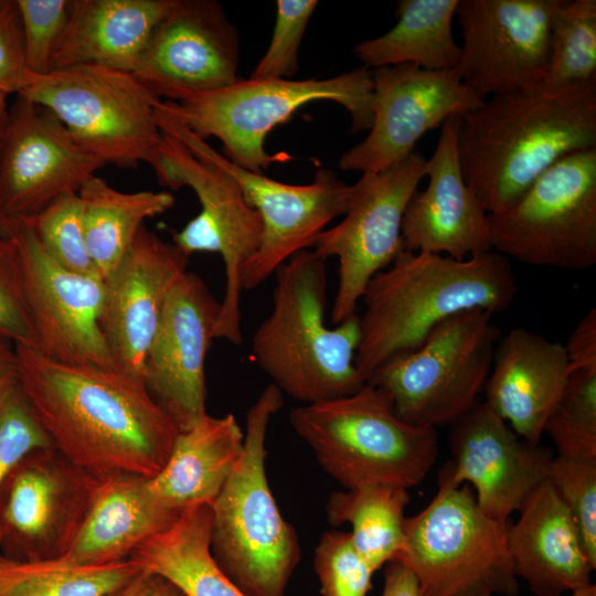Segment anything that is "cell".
<instances>
[{"label":"cell","instance_id":"1","mask_svg":"<svg viewBox=\"0 0 596 596\" xmlns=\"http://www.w3.org/2000/svg\"><path fill=\"white\" fill-rule=\"evenodd\" d=\"M15 349L18 385L62 458L97 479L160 472L180 430L143 380Z\"/></svg>","mask_w":596,"mask_h":596},{"label":"cell","instance_id":"2","mask_svg":"<svg viewBox=\"0 0 596 596\" xmlns=\"http://www.w3.org/2000/svg\"><path fill=\"white\" fill-rule=\"evenodd\" d=\"M596 148V81L494 95L458 118L466 183L487 214L511 206L562 158Z\"/></svg>","mask_w":596,"mask_h":596},{"label":"cell","instance_id":"3","mask_svg":"<svg viewBox=\"0 0 596 596\" xmlns=\"http://www.w3.org/2000/svg\"><path fill=\"white\" fill-rule=\"evenodd\" d=\"M517 290L508 258L494 251L456 259L403 248L363 291L355 365L366 381L384 362L419 348L440 322L467 310L503 311Z\"/></svg>","mask_w":596,"mask_h":596},{"label":"cell","instance_id":"4","mask_svg":"<svg viewBox=\"0 0 596 596\" xmlns=\"http://www.w3.org/2000/svg\"><path fill=\"white\" fill-rule=\"evenodd\" d=\"M326 259L302 251L276 272L273 308L252 338V355L281 393L311 404L351 395L366 384L355 365V313L326 323Z\"/></svg>","mask_w":596,"mask_h":596},{"label":"cell","instance_id":"5","mask_svg":"<svg viewBox=\"0 0 596 596\" xmlns=\"http://www.w3.org/2000/svg\"><path fill=\"white\" fill-rule=\"evenodd\" d=\"M283 405V393L270 384L249 407L240 459L211 503L213 558L246 596H285L301 555L266 475L267 427Z\"/></svg>","mask_w":596,"mask_h":596},{"label":"cell","instance_id":"6","mask_svg":"<svg viewBox=\"0 0 596 596\" xmlns=\"http://www.w3.org/2000/svg\"><path fill=\"white\" fill-rule=\"evenodd\" d=\"M289 422L344 489L408 490L426 478L438 456L436 428L402 421L391 397L369 383L351 395L300 405L290 412Z\"/></svg>","mask_w":596,"mask_h":596},{"label":"cell","instance_id":"7","mask_svg":"<svg viewBox=\"0 0 596 596\" xmlns=\"http://www.w3.org/2000/svg\"><path fill=\"white\" fill-rule=\"evenodd\" d=\"M317 100L343 106L351 131L370 129L373 120L371 71L359 67L326 79H253L238 82L181 102L160 100L159 107L202 139L215 137L224 157L236 166L263 173L292 157L265 150L267 135L300 107Z\"/></svg>","mask_w":596,"mask_h":596},{"label":"cell","instance_id":"8","mask_svg":"<svg viewBox=\"0 0 596 596\" xmlns=\"http://www.w3.org/2000/svg\"><path fill=\"white\" fill-rule=\"evenodd\" d=\"M507 530L481 511L470 485L438 482L426 508L406 518L396 560L415 575L421 596H515Z\"/></svg>","mask_w":596,"mask_h":596},{"label":"cell","instance_id":"9","mask_svg":"<svg viewBox=\"0 0 596 596\" xmlns=\"http://www.w3.org/2000/svg\"><path fill=\"white\" fill-rule=\"evenodd\" d=\"M491 318L485 310L454 315L419 348L377 366L366 383L383 390L407 424L451 425L478 403L489 376L499 340Z\"/></svg>","mask_w":596,"mask_h":596},{"label":"cell","instance_id":"10","mask_svg":"<svg viewBox=\"0 0 596 596\" xmlns=\"http://www.w3.org/2000/svg\"><path fill=\"white\" fill-rule=\"evenodd\" d=\"M18 96L53 113L81 146L106 164L151 166L158 157L163 135L156 106L161 99L132 73L98 65L52 70L31 74Z\"/></svg>","mask_w":596,"mask_h":596},{"label":"cell","instance_id":"11","mask_svg":"<svg viewBox=\"0 0 596 596\" xmlns=\"http://www.w3.org/2000/svg\"><path fill=\"white\" fill-rule=\"evenodd\" d=\"M492 251L565 270L596 264V148L544 171L508 209L488 214Z\"/></svg>","mask_w":596,"mask_h":596},{"label":"cell","instance_id":"12","mask_svg":"<svg viewBox=\"0 0 596 596\" xmlns=\"http://www.w3.org/2000/svg\"><path fill=\"white\" fill-rule=\"evenodd\" d=\"M156 117L162 132L180 140L198 158L232 175L246 202L259 214L260 243L242 267V290L255 289L290 257L313 247L327 225L347 212L352 185L331 170L316 171L309 184L284 183L236 166L205 139L166 114L159 104Z\"/></svg>","mask_w":596,"mask_h":596},{"label":"cell","instance_id":"13","mask_svg":"<svg viewBox=\"0 0 596 596\" xmlns=\"http://www.w3.org/2000/svg\"><path fill=\"white\" fill-rule=\"evenodd\" d=\"M162 135L158 157L151 164L159 184L173 191L190 187L201 205L199 214L173 234L172 242L188 256L196 252L221 255L226 284L214 337L238 345L241 270L259 246V214L246 202L232 175L194 156L177 138Z\"/></svg>","mask_w":596,"mask_h":596},{"label":"cell","instance_id":"14","mask_svg":"<svg viewBox=\"0 0 596 596\" xmlns=\"http://www.w3.org/2000/svg\"><path fill=\"white\" fill-rule=\"evenodd\" d=\"M426 161L414 150L382 170L362 173L352 184L342 221L317 238L313 252L326 260H338V288L330 313L333 326L355 315L370 279L404 248V211L426 177Z\"/></svg>","mask_w":596,"mask_h":596},{"label":"cell","instance_id":"15","mask_svg":"<svg viewBox=\"0 0 596 596\" xmlns=\"http://www.w3.org/2000/svg\"><path fill=\"white\" fill-rule=\"evenodd\" d=\"M560 0H459L462 45L455 72L481 100L541 88Z\"/></svg>","mask_w":596,"mask_h":596},{"label":"cell","instance_id":"16","mask_svg":"<svg viewBox=\"0 0 596 596\" xmlns=\"http://www.w3.org/2000/svg\"><path fill=\"white\" fill-rule=\"evenodd\" d=\"M240 36L215 0H175L134 71L156 97L181 102L241 79Z\"/></svg>","mask_w":596,"mask_h":596},{"label":"cell","instance_id":"17","mask_svg":"<svg viewBox=\"0 0 596 596\" xmlns=\"http://www.w3.org/2000/svg\"><path fill=\"white\" fill-rule=\"evenodd\" d=\"M370 71L372 125L368 137L341 156L339 168L343 171L382 170L412 153L427 131L483 103L454 70L427 71L401 64Z\"/></svg>","mask_w":596,"mask_h":596},{"label":"cell","instance_id":"18","mask_svg":"<svg viewBox=\"0 0 596 596\" xmlns=\"http://www.w3.org/2000/svg\"><path fill=\"white\" fill-rule=\"evenodd\" d=\"M13 235L36 350L62 363L116 368L100 323L104 279L57 265L22 221Z\"/></svg>","mask_w":596,"mask_h":596},{"label":"cell","instance_id":"19","mask_svg":"<svg viewBox=\"0 0 596 596\" xmlns=\"http://www.w3.org/2000/svg\"><path fill=\"white\" fill-rule=\"evenodd\" d=\"M105 161L86 150L49 109L15 96L0 145V206L13 221L77 193Z\"/></svg>","mask_w":596,"mask_h":596},{"label":"cell","instance_id":"20","mask_svg":"<svg viewBox=\"0 0 596 596\" xmlns=\"http://www.w3.org/2000/svg\"><path fill=\"white\" fill-rule=\"evenodd\" d=\"M220 305L201 277L185 272L168 295L146 354L145 385L180 432L207 414L204 365Z\"/></svg>","mask_w":596,"mask_h":596},{"label":"cell","instance_id":"21","mask_svg":"<svg viewBox=\"0 0 596 596\" xmlns=\"http://www.w3.org/2000/svg\"><path fill=\"white\" fill-rule=\"evenodd\" d=\"M449 426L453 460L440 471L438 482L471 485L481 511L496 521L508 522L546 479L553 451L520 437L486 402L477 403Z\"/></svg>","mask_w":596,"mask_h":596},{"label":"cell","instance_id":"22","mask_svg":"<svg viewBox=\"0 0 596 596\" xmlns=\"http://www.w3.org/2000/svg\"><path fill=\"white\" fill-rule=\"evenodd\" d=\"M53 448L26 456L0 493V545L17 560L58 557L85 513L95 478ZM3 555V554H2Z\"/></svg>","mask_w":596,"mask_h":596},{"label":"cell","instance_id":"23","mask_svg":"<svg viewBox=\"0 0 596 596\" xmlns=\"http://www.w3.org/2000/svg\"><path fill=\"white\" fill-rule=\"evenodd\" d=\"M189 257L143 224L118 266L104 279L102 329L115 366L142 380L148 348L166 300Z\"/></svg>","mask_w":596,"mask_h":596},{"label":"cell","instance_id":"24","mask_svg":"<svg viewBox=\"0 0 596 596\" xmlns=\"http://www.w3.org/2000/svg\"><path fill=\"white\" fill-rule=\"evenodd\" d=\"M459 116L440 126L426 161L425 190H416L402 221L404 249L466 259L492 251L488 214L465 181L457 150Z\"/></svg>","mask_w":596,"mask_h":596},{"label":"cell","instance_id":"25","mask_svg":"<svg viewBox=\"0 0 596 596\" xmlns=\"http://www.w3.org/2000/svg\"><path fill=\"white\" fill-rule=\"evenodd\" d=\"M568 368L562 343L523 328L512 329L496 345L483 402L520 437L540 444Z\"/></svg>","mask_w":596,"mask_h":596},{"label":"cell","instance_id":"26","mask_svg":"<svg viewBox=\"0 0 596 596\" xmlns=\"http://www.w3.org/2000/svg\"><path fill=\"white\" fill-rule=\"evenodd\" d=\"M508 525L507 546L517 577L536 596H560L593 585L592 565L578 528L545 479L524 499Z\"/></svg>","mask_w":596,"mask_h":596},{"label":"cell","instance_id":"27","mask_svg":"<svg viewBox=\"0 0 596 596\" xmlns=\"http://www.w3.org/2000/svg\"><path fill=\"white\" fill-rule=\"evenodd\" d=\"M182 512L135 476L95 478L83 519L58 556L78 565L126 560L145 540L168 528Z\"/></svg>","mask_w":596,"mask_h":596},{"label":"cell","instance_id":"28","mask_svg":"<svg viewBox=\"0 0 596 596\" xmlns=\"http://www.w3.org/2000/svg\"><path fill=\"white\" fill-rule=\"evenodd\" d=\"M175 0H73L51 71L98 65L134 73L158 22Z\"/></svg>","mask_w":596,"mask_h":596},{"label":"cell","instance_id":"29","mask_svg":"<svg viewBox=\"0 0 596 596\" xmlns=\"http://www.w3.org/2000/svg\"><path fill=\"white\" fill-rule=\"evenodd\" d=\"M243 443L244 433L233 415L206 414L178 434L166 465L148 479L149 487L179 510L212 503L240 459Z\"/></svg>","mask_w":596,"mask_h":596},{"label":"cell","instance_id":"30","mask_svg":"<svg viewBox=\"0 0 596 596\" xmlns=\"http://www.w3.org/2000/svg\"><path fill=\"white\" fill-rule=\"evenodd\" d=\"M211 503L187 507L164 530L130 554L141 571L162 576L184 596H246L217 566L211 552Z\"/></svg>","mask_w":596,"mask_h":596},{"label":"cell","instance_id":"31","mask_svg":"<svg viewBox=\"0 0 596 596\" xmlns=\"http://www.w3.org/2000/svg\"><path fill=\"white\" fill-rule=\"evenodd\" d=\"M459 0H400L397 22L383 35L359 42L353 53L368 70L412 64L427 71H451L460 46L453 34Z\"/></svg>","mask_w":596,"mask_h":596},{"label":"cell","instance_id":"32","mask_svg":"<svg viewBox=\"0 0 596 596\" xmlns=\"http://www.w3.org/2000/svg\"><path fill=\"white\" fill-rule=\"evenodd\" d=\"M78 196L86 246L103 279L121 262L145 221L175 202L169 191L123 192L96 174L82 185Z\"/></svg>","mask_w":596,"mask_h":596},{"label":"cell","instance_id":"33","mask_svg":"<svg viewBox=\"0 0 596 596\" xmlns=\"http://www.w3.org/2000/svg\"><path fill=\"white\" fill-rule=\"evenodd\" d=\"M408 490L391 486H363L332 492L326 503L332 526L351 525L356 552L375 572L401 554L405 542Z\"/></svg>","mask_w":596,"mask_h":596},{"label":"cell","instance_id":"34","mask_svg":"<svg viewBox=\"0 0 596 596\" xmlns=\"http://www.w3.org/2000/svg\"><path fill=\"white\" fill-rule=\"evenodd\" d=\"M140 572L129 557L78 565L62 557L17 560L0 554V596H106Z\"/></svg>","mask_w":596,"mask_h":596},{"label":"cell","instance_id":"35","mask_svg":"<svg viewBox=\"0 0 596 596\" xmlns=\"http://www.w3.org/2000/svg\"><path fill=\"white\" fill-rule=\"evenodd\" d=\"M596 81V1L560 0L550 28V53L542 87Z\"/></svg>","mask_w":596,"mask_h":596},{"label":"cell","instance_id":"36","mask_svg":"<svg viewBox=\"0 0 596 596\" xmlns=\"http://www.w3.org/2000/svg\"><path fill=\"white\" fill-rule=\"evenodd\" d=\"M543 433L553 440L557 455L596 457V368L568 370Z\"/></svg>","mask_w":596,"mask_h":596},{"label":"cell","instance_id":"37","mask_svg":"<svg viewBox=\"0 0 596 596\" xmlns=\"http://www.w3.org/2000/svg\"><path fill=\"white\" fill-rule=\"evenodd\" d=\"M20 221L31 227L57 265L73 273L100 277L86 246L78 192L63 194L38 214Z\"/></svg>","mask_w":596,"mask_h":596},{"label":"cell","instance_id":"38","mask_svg":"<svg viewBox=\"0 0 596 596\" xmlns=\"http://www.w3.org/2000/svg\"><path fill=\"white\" fill-rule=\"evenodd\" d=\"M546 480L572 514L596 568V457L553 456Z\"/></svg>","mask_w":596,"mask_h":596},{"label":"cell","instance_id":"39","mask_svg":"<svg viewBox=\"0 0 596 596\" xmlns=\"http://www.w3.org/2000/svg\"><path fill=\"white\" fill-rule=\"evenodd\" d=\"M313 567L322 596H366L374 571L356 552L349 532H326L316 550Z\"/></svg>","mask_w":596,"mask_h":596},{"label":"cell","instance_id":"40","mask_svg":"<svg viewBox=\"0 0 596 596\" xmlns=\"http://www.w3.org/2000/svg\"><path fill=\"white\" fill-rule=\"evenodd\" d=\"M50 448L52 443L17 382L0 396V493L26 456Z\"/></svg>","mask_w":596,"mask_h":596},{"label":"cell","instance_id":"41","mask_svg":"<svg viewBox=\"0 0 596 596\" xmlns=\"http://www.w3.org/2000/svg\"><path fill=\"white\" fill-rule=\"evenodd\" d=\"M317 0H278L269 45L251 73L253 79H292L298 53Z\"/></svg>","mask_w":596,"mask_h":596},{"label":"cell","instance_id":"42","mask_svg":"<svg viewBox=\"0 0 596 596\" xmlns=\"http://www.w3.org/2000/svg\"><path fill=\"white\" fill-rule=\"evenodd\" d=\"M73 0H17L28 71H51L55 49L66 29Z\"/></svg>","mask_w":596,"mask_h":596},{"label":"cell","instance_id":"43","mask_svg":"<svg viewBox=\"0 0 596 596\" xmlns=\"http://www.w3.org/2000/svg\"><path fill=\"white\" fill-rule=\"evenodd\" d=\"M0 333L17 345L36 350L14 235L0 234Z\"/></svg>","mask_w":596,"mask_h":596},{"label":"cell","instance_id":"44","mask_svg":"<svg viewBox=\"0 0 596 596\" xmlns=\"http://www.w3.org/2000/svg\"><path fill=\"white\" fill-rule=\"evenodd\" d=\"M30 75L17 0H0V92L18 95Z\"/></svg>","mask_w":596,"mask_h":596},{"label":"cell","instance_id":"45","mask_svg":"<svg viewBox=\"0 0 596 596\" xmlns=\"http://www.w3.org/2000/svg\"><path fill=\"white\" fill-rule=\"evenodd\" d=\"M568 370L596 368V309L592 308L576 324L564 345Z\"/></svg>","mask_w":596,"mask_h":596},{"label":"cell","instance_id":"46","mask_svg":"<svg viewBox=\"0 0 596 596\" xmlns=\"http://www.w3.org/2000/svg\"><path fill=\"white\" fill-rule=\"evenodd\" d=\"M106 596H184L168 579L160 575L141 571L129 582Z\"/></svg>","mask_w":596,"mask_h":596},{"label":"cell","instance_id":"47","mask_svg":"<svg viewBox=\"0 0 596 596\" xmlns=\"http://www.w3.org/2000/svg\"><path fill=\"white\" fill-rule=\"evenodd\" d=\"M381 596H421L418 582L409 568L394 560L384 565Z\"/></svg>","mask_w":596,"mask_h":596},{"label":"cell","instance_id":"48","mask_svg":"<svg viewBox=\"0 0 596 596\" xmlns=\"http://www.w3.org/2000/svg\"><path fill=\"white\" fill-rule=\"evenodd\" d=\"M18 382L15 344L0 333V396Z\"/></svg>","mask_w":596,"mask_h":596},{"label":"cell","instance_id":"49","mask_svg":"<svg viewBox=\"0 0 596 596\" xmlns=\"http://www.w3.org/2000/svg\"><path fill=\"white\" fill-rule=\"evenodd\" d=\"M8 95L0 92V145L6 131V127L8 124L9 118V104H8Z\"/></svg>","mask_w":596,"mask_h":596},{"label":"cell","instance_id":"50","mask_svg":"<svg viewBox=\"0 0 596 596\" xmlns=\"http://www.w3.org/2000/svg\"><path fill=\"white\" fill-rule=\"evenodd\" d=\"M18 221L11 220L0 206V234L12 236L17 230Z\"/></svg>","mask_w":596,"mask_h":596},{"label":"cell","instance_id":"51","mask_svg":"<svg viewBox=\"0 0 596 596\" xmlns=\"http://www.w3.org/2000/svg\"><path fill=\"white\" fill-rule=\"evenodd\" d=\"M571 596H596V587L593 584L586 588L572 592Z\"/></svg>","mask_w":596,"mask_h":596},{"label":"cell","instance_id":"52","mask_svg":"<svg viewBox=\"0 0 596 596\" xmlns=\"http://www.w3.org/2000/svg\"><path fill=\"white\" fill-rule=\"evenodd\" d=\"M483 596H489V595H483Z\"/></svg>","mask_w":596,"mask_h":596}]
</instances>
